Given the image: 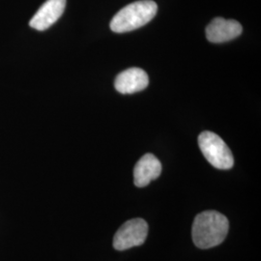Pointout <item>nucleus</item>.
I'll return each instance as SVG.
<instances>
[{"mask_svg":"<svg viewBox=\"0 0 261 261\" xmlns=\"http://www.w3.org/2000/svg\"><path fill=\"white\" fill-rule=\"evenodd\" d=\"M229 223L224 215L217 211H204L196 215L192 228L193 241L199 249H210L224 242Z\"/></svg>","mask_w":261,"mask_h":261,"instance_id":"obj_1","label":"nucleus"},{"mask_svg":"<svg viewBox=\"0 0 261 261\" xmlns=\"http://www.w3.org/2000/svg\"><path fill=\"white\" fill-rule=\"evenodd\" d=\"M157 4L152 0H140L120 10L111 21V29L115 33H125L147 24L156 16Z\"/></svg>","mask_w":261,"mask_h":261,"instance_id":"obj_2","label":"nucleus"},{"mask_svg":"<svg viewBox=\"0 0 261 261\" xmlns=\"http://www.w3.org/2000/svg\"><path fill=\"white\" fill-rule=\"evenodd\" d=\"M198 146L206 160L216 168L230 169L233 167L232 153L218 135L206 130L198 137Z\"/></svg>","mask_w":261,"mask_h":261,"instance_id":"obj_3","label":"nucleus"},{"mask_svg":"<svg viewBox=\"0 0 261 261\" xmlns=\"http://www.w3.org/2000/svg\"><path fill=\"white\" fill-rule=\"evenodd\" d=\"M148 235V224L143 219H132L122 224L113 238V248L125 251L141 246Z\"/></svg>","mask_w":261,"mask_h":261,"instance_id":"obj_4","label":"nucleus"},{"mask_svg":"<svg viewBox=\"0 0 261 261\" xmlns=\"http://www.w3.org/2000/svg\"><path fill=\"white\" fill-rule=\"evenodd\" d=\"M242 31L237 20L216 18L206 28V38L211 43H224L240 36Z\"/></svg>","mask_w":261,"mask_h":261,"instance_id":"obj_5","label":"nucleus"},{"mask_svg":"<svg viewBox=\"0 0 261 261\" xmlns=\"http://www.w3.org/2000/svg\"><path fill=\"white\" fill-rule=\"evenodd\" d=\"M65 7L66 0H47L30 19L29 25L39 31L46 30L63 15Z\"/></svg>","mask_w":261,"mask_h":261,"instance_id":"obj_6","label":"nucleus"},{"mask_svg":"<svg viewBox=\"0 0 261 261\" xmlns=\"http://www.w3.org/2000/svg\"><path fill=\"white\" fill-rule=\"evenodd\" d=\"M149 84L147 74L140 68H130L116 76L114 86L121 94H133L145 89Z\"/></svg>","mask_w":261,"mask_h":261,"instance_id":"obj_7","label":"nucleus"},{"mask_svg":"<svg viewBox=\"0 0 261 261\" xmlns=\"http://www.w3.org/2000/svg\"><path fill=\"white\" fill-rule=\"evenodd\" d=\"M162 172V164L153 154L142 156L134 168V183L139 188L148 186Z\"/></svg>","mask_w":261,"mask_h":261,"instance_id":"obj_8","label":"nucleus"}]
</instances>
